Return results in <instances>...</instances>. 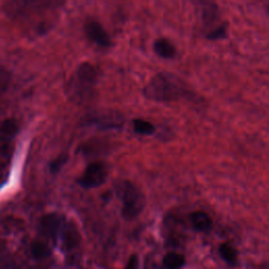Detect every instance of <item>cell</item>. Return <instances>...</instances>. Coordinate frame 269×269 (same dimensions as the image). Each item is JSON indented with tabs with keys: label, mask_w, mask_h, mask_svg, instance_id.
I'll list each match as a JSON object with an SVG mask.
<instances>
[{
	"label": "cell",
	"mask_w": 269,
	"mask_h": 269,
	"mask_svg": "<svg viewBox=\"0 0 269 269\" xmlns=\"http://www.w3.org/2000/svg\"><path fill=\"white\" fill-rule=\"evenodd\" d=\"M146 98L157 102H171L180 99L196 101L197 95L183 80L168 73H159L149 81L144 89Z\"/></svg>",
	"instance_id": "1"
},
{
	"label": "cell",
	"mask_w": 269,
	"mask_h": 269,
	"mask_svg": "<svg viewBox=\"0 0 269 269\" xmlns=\"http://www.w3.org/2000/svg\"><path fill=\"white\" fill-rule=\"evenodd\" d=\"M200 20L202 35L208 40L224 39L227 36V24L223 20L219 6L215 0H194Z\"/></svg>",
	"instance_id": "2"
},
{
	"label": "cell",
	"mask_w": 269,
	"mask_h": 269,
	"mask_svg": "<svg viewBox=\"0 0 269 269\" xmlns=\"http://www.w3.org/2000/svg\"><path fill=\"white\" fill-rule=\"evenodd\" d=\"M98 72L93 64L82 63L76 71L75 77L71 81V95L78 100L89 98L92 96V89L97 83Z\"/></svg>",
	"instance_id": "3"
},
{
	"label": "cell",
	"mask_w": 269,
	"mask_h": 269,
	"mask_svg": "<svg viewBox=\"0 0 269 269\" xmlns=\"http://www.w3.org/2000/svg\"><path fill=\"white\" fill-rule=\"evenodd\" d=\"M119 194L122 201V215L125 219H134L144 207V198L139 188L129 181L119 185Z\"/></svg>",
	"instance_id": "4"
},
{
	"label": "cell",
	"mask_w": 269,
	"mask_h": 269,
	"mask_svg": "<svg viewBox=\"0 0 269 269\" xmlns=\"http://www.w3.org/2000/svg\"><path fill=\"white\" fill-rule=\"evenodd\" d=\"M107 178V168L101 162L91 163L80 177L79 183L85 188H95L102 185Z\"/></svg>",
	"instance_id": "5"
},
{
	"label": "cell",
	"mask_w": 269,
	"mask_h": 269,
	"mask_svg": "<svg viewBox=\"0 0 269 269\" xmlns=\"http://www.w3.org/2000/svg\"><path fill=\"white\" fill-rule=\"evenodd\" d=\"M84 31L86 36L89 38V40L98 44L100 47H109L111 41L110 37L105 31V29L98 23L95 20L86 21L84 26Z\"/></svg>",
	"instance_id": "6"
},
{
	"label": "cell",
	"mask_w": 269,
	"mask_h": 269,
	"mask_svg": "<svg viewBox=\"0 0 269 269\" xmlns=\"http://www.w3.org/2000/svg\"><path fill=\"white\" fill-rule=\"evenodd\" d=\"M87 123L100 128H118L123 124V119L118 114L98 113L91 116Z\"/></svg>",
	"instance_id": "7"
},
{
	"label": "cell",
	"mask_w": 269,
	"mask_h": 269,
	"mask_svg": "<svg viewBox=\"0 0 269 269\" xmlns=\"http://www.w3.org/2000/svg\"><path fill=\"white\" fill-rule=\"evenodd\" d=\"M62 220L57 214H48L43 216L40 220L39 228L40 232L46 235L48 238L55 240L58 236L61 228Z\"/></svg>",
	"instance_id": "8"
},
{
	"label": "cell",
	"mask_w": 269,
	"mask_h": 269,
	"mask_svg": "<svg viewBox=\"0 0 269 269\" xmlns=\"http://www.w3.org/2000/svg\"><path fill=\"white\" fill-rule=\"evenodd\" d=\"M153 50L156 54L164 59H172L177 55V50L166 38H159L153 43Z\"/></svg>",
	"instance_id": "9"
},
{
	"label": "cell",
	"mask_w": 269,
	"mask_h": 269,
	"mask_svg": "<svg viewBox=\"0 0 269 269\" xmlns=\"http://www.w3.org/2000/svg\"><path fill=\"white\" fill-rule=\"evenodd\" d=\"M62 240H63V245L68 249V251H74V249L79 245V233L78 230L75 226L72 224H68L62 233Z\"/></svg>",
	"instance_id": "10"
},
{
	"label": "cell",
	"mask_w": 269,
	"mask_h": 269,
	"mask_svg": "<svg viewBox=\"0 0 269 269\" xmlns=\"http://www.w3.org/2000/svg\"><path fill=\"white\" fill-rule=\"evenodd\" d=\"M191 222H193L195 228L201 230V232H206L213 224L210 217L206 213H203V211H196V213L191 215Z\"/></svg>",
	"instance_id": "11"
},
{
	"label": "cell",
	"mask_w": 269,
	"mask_h": 269,
	"mask_svg": "<svg viewBox=\"0 0 269 269\" xmlns=\"http://www.w3.org/2000/svg\"><path fill=\"white\" fill-rule=\"evenodd\" d=\"M184 263V257L178 253H168L163 258V265L166 269H180Z\"/></svg>",
	"instance_id": "12"
},
{
	"label": "cell",
	"mask_w": 269,
	"mask_h": 269,
	"mask_svg": "<svg viewBox=\"0 0 269 269\" xmlns=\"http://www.w3.org/2000/svg\"><path fill=\"white\" fill-rule=\"evenodd\" d=\"M31 253L35 259H44L51 255V249L42 241H34L31 245Z\"/></svg>",
	"instance_id": "13"
},
{
	"label": "cell",
	"mask_w": 269,
	"mask_h": 269,
	"mask_svg": "<svg viewBox=\"0 0 269 269\" xmlns=\"http://www.w3.org/2000/svg\"><path fill=\"white\" fill-rule=\"evenodd\" d=\"M133 129L140 134H151L155 131V126L149 121L143 119H136L133 121Z\"/></svg>",
	"instance_id": "14"
},
{
	"label": "cell",
	"mask_w": 269,
	"mask_h": 269,
	"mask_svg": "<svg viewBox=\"0 0 269 269\" xmlns=\"http://www.w3.org/2000/svg\"><path fill=\"white\" fill-rule=\"evenodd\" d=\"M220 255L228 263H235L237 258L236 251L228 244H222L220 246Z\"/></svg>",
	"instance_id": "15"
},
{
	"label": "cell",
	"mask_w": 269,
	"mask_h": 269,
	"mask_svg": "<svg viewBox=\"0 0 269 269\" xmlns=\"http://www.w3.org/2000/svg\"><path fill=\"white\" fill-rule=\"evenodd\" d=\"M10 74L4 68L0 66V95H3L7 91L10 84Z\"/></svg>",
	"instance_id": "16"
},
{
	"label": "cell",
	"mask_w": 269,
	"mask_h": 269,
	"mask_svg": "<svg viewBox=\"0 0 269 269\" xmlns=\"http://www.w3.org/2000/svg\"><path fill=\"white\" fill-rule=\"evenodd\" d=\"M2 131L9 136H13L18 131V124L14 120H6L2 125Z\"/></svg>",
	"instance_id": "17"
},
{
	"label": "cell",
	"mask_w": 269,
	"mask_h": 269,
	"mask_svg": "<svg viewBox=\"0 0 269 269\" xmlns=\"http://www.w3.org/2000/svg\"><path fill=\"white\" fill-rule=\"evenodd\" d=\"M32 2L37 6L44 7V8H49V7L55 8L63 4V0H32Z\"/></svg>",
	"instance_id": "18"
},
{
	"label": "cell",
	"mask_w": 269,
	"mask_h": 269,
	"mask_svg": "<svg viewBox=\"0 0 269 269\" xmlns=\"http://www.w3.org/2000/svg\"><path fill=\"white\" fill-rule=\"evenodd\" d=\"M138 265H139V260H138V257L136 255H132L127 264L125 265L124 269H137L138 268Z\"/></svg>",
	"instance_id": "19"
},
{
	"label": "cell",
	"mask_w": 269,
	"mask_h": 269,
	"mask_svg": "<svg viewBox=\"0 0 269 269\" xmlns=\"http://www.w3.org/2000/svg\"><path fill=\"white\" fill-rule=\"evenodd\" d=\"M266 11H267V13L269 14V6H267V7H266Z\"/></svg>",
	"instance_id": "20"
}]
</instances>
